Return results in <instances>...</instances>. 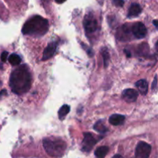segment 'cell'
Segmentation results:
<instances>
[{"label": "cell", "instance_id": "1", "mask_svg": "<svg viewBox=\"0 0 158 158\" xmlns=\"http://www.w3.org/2000/svg\"><path fill=\"white\" fill-rule=\"evenodd\" d=\"M32 77L26 65H22L15 68L9 78V85L14 93L22 94L26 93L31 88Z\"/></svg>", "mask_w": 158, "mask_h": 158}, {"label": "cell", "instance_id": "2", "mask_svg": "<svg viewBox=\"0 0 158 158\" xmlns=\"http://www.w3.org/2000/svg\"><path fill=\"white\" fill-rule=\"evenodd\" d=\"M49 29V22L46 19L35 15L28 20L23 25L22 32L25 35L43 36Z\"/></svg>", "mask_w": 158, "mask_h": 158}, {"label": "cell", "instance_id": "3", "mask_svg": "<svg viewBox=\"0 0 158 158\" xmlns=\"http://www.w3.org/2000/svg\"><path fill=\"white\" fill-rule=\"evenodd\" d=\"M43 147L49 155L52 156H61L66 150L64 141L56 138H46L43 139Z\"/></svg>", "mask_w": 158, "mask_h": 158}, {"label": "cell", "instance_id": "4", "mask_svg": "<svg viewBox=\"0 0 158 158\" xmlns=\"http://www.w3.org/2000/svg\"><path fill=\"white\" fill-rule=\"evenodd\" d=\"M151 153V146L148 143L140 141L136 147L135 155L137 158H149Z\"/></svg>", "mask_w": 158, "mask_h": 158}, {"label": "cell", "instance_id": "5", "mask_svg": "<svg viewBox=\"0 0 158 158\" xmlns=\"http://www.w3.org/2000/svg\"><path fill=\"white\" fill-rule=\"evenodd\" d=\"M83 26H84L86 33L91 34L97 29L98 23L94 15L91 13H89L85 15L84 20H83Z\"/></svg>", "mask_w": 158, "mask_h": 158}, {"label": "cell", "instance_id": "6", "mask_svg": "<svg viewBox=\"0 0 158 158\" xmlns=\"http://www.w3.org/2000/svg\"><path fill=\"white\" fill-rule=\"evenodd\" d=\"M131 30H132V33L134 35V37L138 39L145 37L147 35V33H148L145 25L143 23H140V22H137V23H134L131 26Z\"/></svg>", "mask_w": 158, "mask_h": 158}, {"label": "cell", "instance_id": "7", "mask_svg": "<svg viewBox=\"0 0 158 158\" xmlns=\"http://www.w3.org/2000/svg\"><path fill=\"white\" fill-rule=\"evenodd\" d=\"M97 139L94 138L92 133H84V138L83 141V150L86 152H89L93 147L97 143Z\"/></svg>", "mask_w": 158, "mask_h": 158}, {"label": "cell", "instance_id": "8", "mask_svg": "<svg viewBox=\"0 0 158 158\" xmlns=\"http://www.w3.org/2000/svg\"><path fill=\"white\" fill-rule=\"evenodd\" d=\"M122 96L126 102H134L137 100V97H138V91L133 88H128L123 91Z\"/></svg>", "mask_w": 158, "mask_h": 158}, {"label": "cell", "instance_id": "9", "mask_svg": "<svg viewBox=\"0 0 158 158\" xmlns=\"http://www.w3.org/2000/svg\"><path fill=\"white\" fill-rule=\"evenodd\" d=\"M56 48L57 43L56 42H52V43H49L46 47V49L44 50V52H43V60H46L48 59L51 58L55 54Z\"/></svg>", "mask_w": 158, "mask_h": 158}, {"label": "cell", "instance_id": "10", "mask_svg": "<svg viewBox=\"0 0 158 158\" xmlns=\"http://www.w3.org/2000/svg\"><path fill=\"white\" fill-rule=\"evenodd\" d=\"M125 116L120 114H114L110 117L109 122L110 123L114 125H120L124 122Z\"/></svg>", "mask_w": 158, "mask_h": 158}, {"label": "cell", "instance_id": "11", "mask_svg": "<svg viewBox=\"0 0 158 158\" xmlns=\"http://www.w3.org/2000/svg\"><path fill=\"white\" fill-rule=\"evenodd\" d=\"M141 10L142 9L140 5L137 4V3H134V4L131 5V7H130L127 16L130 17V18L137 16V15L141 12Z\"/></svg>", "mask_w": 158, "mask_h": 158}, {"label": "cell", "instance_id": "12", "mask_svg": "<svg viewBox=\"0 0 158 158\" xmlns=\"http://www.w3.org/2000/svg\"><path fill=\"white\" fill-rule=\"evenodd\" d=\"M136 87L137 88L138 91L141 94H146L148 91V82L144 79H141V80L137 81L136 83Z\"/></svg>", "mask_w": 158, "mask_h": 158}, {"label": "cell", "instance_id": "13", "mask_svg": "<svg viewBox=\"0 0 158 158\" xmlns=\"http://www.w3.org/2000/svg\"><path fill=\"white\" fill-rule=\"evenodd\" d=\"M109 151V147L106 146H102V147H98L95 150V156L97 158H104L107 154Z\"/></svg>", "mask_w": 158, "mask_h": 158}, {"label": "cell", "instance_id": "14", "mask_svg": "<svg viewBox=\"0 0 158 158\" xmlns=\"http://www.w3.org/2000/svg\"><path fill=\"white\" fill-rule=\"evenodd\" d=\"M9 64H12V66H18L21 63V57L16 54H12L8 57Z\"/></svg>", "mask_w": 158, "mask_h": 158}, {"label": "cell", "instance_id": "15", "mask_svg": "<svg viewBox=\"0 0 158 158\" xmlns=\"http://www.w3.org/2000/svg\"><path fill=\"white\" fill-rule=\"evenodd\" d=\"M69 110H70V107H69V105H63V106L60 108V110H59V112H58L59 118H60V119H63V118H64L65 116L69 112Z\"/></svg>", "mask_w": 158, "mask_h": 158}, {"label": "cell", "instance_id": "16", "mask_svg": "<svg viewBox=\"0 0 158 158\" xmlns=\"http://www.w3.org/2000/svg\"><path fill=\"white\" fill-rule=\"evenodd\" d=\"M94 129H95V130H97V132H99L100 133H105L107 131L106 127L102 123L101 121H98V122H96V124L94 125Z\"/></svg>", "mask_w": 158, "mask_h": 158}, {"label": "cell", "instance_id": "17", "mask_svg": "<svg viewBox=\"0 0 158 158\" xmlns=\"http://www.w3.org/2000/svg\"><path fill=\"white\" fill-rule=\"evenodd\" d=\"M101 54L103 58V64H104V67L105 68H106L108 65V62H109V60H110L109 52H108V50L106 49V48H103L101 50Z\"/></svg>", "mask_w": 158, "mask_h": 158}, {"label": "cell", "instance_id": "18", "mask_svg": "<svg viewBox=\"0 0 158 158\" xmlns=\"http://www.w3.org/2000/svg\"><path fill=\"white\" fill-rule=\"evenodd\" d=\"M8 54H9V53L7 52V51H4V52H2V54L1 55V60L2 62H6V60L8 59Z\"/></svg>", "mask_w": 158, "mask_h": 158}, {"label": "cell", "instance_id": "19", "mask_svg": "<svg viewBox=\"0 0 158 158\" xmlns=\"http://www.w3.org/2000/svg\"><path fill=\"white\" fill-rule=\"evenodd\" d=\"M114 5H116L117 6L121 7V6H123V4H124V2H123V0H114Z\"/></svg>", "mask_w": 158, "mask_h": 158}, {"label": "cell", "instance_id": "20", "mask_svg": "<svg viewBox=\"0 0 158 158\" xmlns=\"http://www.w3.org/2000/svg\"><path fill=\"white\" fill-rule=\"evenodd\" d=\"M157 76L156 75L152 84V90L155 91V90L157 89Z\"/></svg>", "mask_w": 158, "mask_h": 158}, {"label": "cell", "instance_id": "21", "mask_svg": "<svg viewBox=\"0 0 158 158\" xmlns=\"http://www.w3.org/2000/svg\"><path fill=\"white\" fill-rule=\"evenodd\" d=\"M153 23H154V26H155L156 28L158 29V20H154V21H153Z\"/></svg>", "mask_w": 158, "mask_h": 158}, {"label": "cell", "instance_id": "22", "mask_svg": "<svg viewBox=\"0 0 158 158\" xmlns=\"http://www.w3.org/2000/svg\"><path fill=\"white\" fill-rule=\"evenodd\" d=\"M56 2L59 3V4H61V3H63L64 2H66V0H55Z\"/></svg>", "mask_w": 158, "mask_h": 158}, {"label": "cell", "instance_id": "23", "mask_svg": "<svg viewBox=\"0 0 158 158\" xmlns=\"http://www.w3.org/2000/svg\"><path fill=\"white\" fill-rule=\"evenodd\" d=\"M156 50H157V53H158V40H157V43H156Z\"/></svg>", "mask_w": 158, "mask_h": 158}]
</instances>
